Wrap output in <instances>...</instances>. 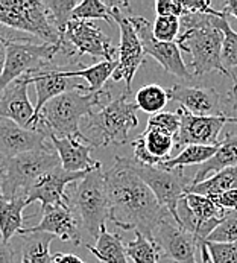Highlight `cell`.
I'll use <instances>...</instances> for the list:
<instances>
[{
	"label": "cell",
	"mask_w": 237,
	"mask_h": 263,
	"mask_svg": "<svg viewBox=\"0 0 237 263\" xmlns=\"http://www.w3.org/2000/svg\"><path fill=\"white\" fill-rule=\"evenodd\" d=\"M108 193V219L123 231H139L154 242V231L170 215L154 193L134 172L132 158L116 157L105 171Z\"/></svg>",
	"instance_id": "6da1fadb"
},
{
	"label": "cell",
	"mask_w": 237,
	"mask_h": 263,
	"mask_svg": "<svg viewBox=\"0 0 237 263\" xmlns=\"http://www.w3.org/2000/svg\"><path fill=\"white\" fill-rule=\"evenodd\" d=\"M216 14H187L180 18L184 32L175 41L180 50L190 57V67L193 76H204L219 72L236 82V76L230 73L222 64V32L214 26Z\"/></svg>",
	"instance_id": "7a4b0ae2"
},
{
	"label": "cell",
	"mask_w": 237,
	"mask_h": 263,
	"mask_svg": "<svg viewBox=\"0 0 237 263\" xmlns=\"http://www.w3.org/2000/svg\"><path fill=\"white\" fill-rule=\"evenodd\" d=\"M104 96H108L105 90L87 93V87L66 91L49 101L41 108L34 122V129L40 128L46 131L47 136H55L58 139L73 137L87 142L79 123L84 117L93 113V108L101 104Z\"/></svg>",
	"instance_id": "3957f363"
},
{
	"label": "cell",
	"mask_w": 237,
	"mask_h": 263,
	"mask_svg": "<svg viewBox=\"0 0 237 263\" xmlns=\"http://www.w3.org/2000/svg\"><path fill=\"white\" fill-rule=\"evenodd\" d=\"M70 195H67V205L76 213L81 227L91 239H97L101 228L108 219V193L105 184V171L96 167L88 171L84 178L75 181Z\"/></svg>",
	"instance_id": "277c9868"
},
{
	"label": "cell",
	"mask_w": 237,
	"mask_h": 263,
	"mask_svg": "<svg viewBox=\"0 0 237 263\" xmlns=\"http://www.w3.org/2000/svg\"><path fill=\"white\" fill-rule=\"evenodd\" d=\"M129 93H123L110 101L101 111L87 117V143L94 148L123 145L129 139L131 129L139 125L137 105L129 101Z\"/></svg>",
	"instance_id": "5b68a950"
},
{
	"label": "cell",
	"mask_w": 237,
	"mask_h": 263,
	"mask_svg": "<svg viewBox=\"0 0 237 263\" xmlns=\"http://www.w3.org/2000/svg\"><path fill=\"white\" fill-rule=\"evenodd\" d=\"M52 148L46 145L41 149L23 152L11 158L0 157L3 198H12L18 193L26 195L40 177L61 166L60 155Z\"/></svg>",
	"instance_id": "8992f818"
},
{
	"label": "cell",
	"mask_w": 237,
	"mask_h": 263,
	"mask_svg": "<svg viewBox=\"0 0 237 263\" xmlns=\"http://www.w3.org/2000/svg\"><path fill=\"white\" fill-rule=\"evenodd\" d=\"M0 25L14 31L35 35L43 43L61 46L72 57L63 35L50 22L43 2L37 0H0Z\"/></svg>",
	"instance_id": "52a82bcc"
},
{
	"label": "cell",
	"mask_w": 237,
	"mask_h": 263,
	"mask_svg": "<svg viewBox=\"0 0 237 263\" xmlns=\"http://www.w3.org/2000/svg\"><path fill=\"white\" fill-rule=\"evenodd\" d=\"M64 52L61 46L41 43H31L25 40H8L6 38V60L0 75V95L15 79L52 64L56 53Z\"/></svg>",
	"instance_id": "ba28073f"
},
{
	"label": "cell",
	"mask_w": 237,
	"mask_h": 263,
	"mask_svg": "<svg viewBox=\"0 0 237 263\" xmlns=\"http://www.w3.org/2000/svg\"><path fill=\"white\" fill-rule=\"evenodd\" d=\"M134 172L140 177V180L151 189L158 204L166 209L170 218L180 226L178 216V204L186 196L187 189L192 180L186 178L184 169H167L164 166H146L132 158Z\"/></svg>",
	"instance_id": "9c48e42d"
},
{
	"label": "cell",
	"mask_w": 237,
	"mask_h": 263,
	"mask_svg": "<svg viewBox=\"0 0 237 263\" xmlns=\"http://www.w3.org/2000/svg\"><path fill=\"white\" fill-rule=\"evenodd\" d=\"M129 5L126 2H114L113 5V20L118 25V34H120V44H118V67L116 69L113 79L117 82L120 79H125L126 84V93H132V81L137 70L143 64L145 52L142 47V43L137 37L129 17L125 14L123 8H128Z\"/></svg>",
	"instance_id": "30bf717a"
},
{
	"label": "cell",
	"mask_w": 237,
	"mask_h": 263,
	"mask_svg": "<svg viewBox=\"0 0 237 263\" xmlns=\"http://www.w3.org/2000/svg\"><path fill=\"white\" fill-rule=\"evenodd\" d=\"M228 212L218 207L211 198L195 193H186L178 204L180 228L190 233L196 243L204 242L211 231L219 226Z\"/></svg>",
	"instance_id": "8fae6325"
},
{
	"label": "cell",
	"mask_w": 237,
	"mask_h": 263,
	"mask_svg": "<svg viewBox=\"0 0 237 263\" xmlns=\"http://www.w3.org/2000/svg\"><path fill=\"white\" fill-rule=\"evenodd\" d=\"M129 22L142 43L145 55L152 57L158 64L164 69V72L170 75L190 79V72L181 57V50L176 43H161L154 38L152 34V23L148 22L145 17H134L129 15Z\"/></svg>",
	"instance_id": "7c38bea8"
},
{
	"label": "cell",
	"mask_w": 237,
	"mask_h": 263,
	"mask_svg": "<svg viewBox=\"0 0 237 263\" xmlns=\"http://www.w3.org/2000/svg\"><path fill=\"white\" fill-rule=\"evenodd\" d=\"M63 38L72 57L76 55V58H79L82 55H91L96 58H104V61H114L117 49L113 47L110 38L93 22L70 20Z\"/></svg>",
	"instance_id": "4fadbf2b"
},
{
	"label": "cell",
	"mask_w": 237,
	"mask_h": 263,
	"mask_svg": "<svg viewBox=\"0 0 237 263\" xmlns=\"http://www.w3.org/2000/svg\"><path fill=\"white\" fill-rule=\"evenodd\" d=\"M176 113L181 123L175 137V148H186L189 145H219V134L225 123H228L227 116H195L181 107Z\"/></svg>",
	"instance_id": "5bb4252c"
},
{
	"label": "cell",
	"mask_w": 237,
	"mask_h": 263,
	"mask_svg": "<svg viewBox=\"0 0 237 263\" xmlns=\"http://www.w3.org/2000/svg\"><path fill=\"white\" fill-rule=\"evenodd\" d=\"M85 172H67L61 166L49 171L31 186L26 192V204H32L34 201L41 202V209L46 207H61L67 205V186L73 184L81 178H84Z\"/></svg>",
	"instance_id": "9a60e30c"
},
{
	"label": "cell",
	"mask_w": 237,
	"mask_h": 263,
	"mask_svg": "<svg viewBox=\"0 0 237 263\" xmlns=\"http://www.w3.org/2000/svg\"><path fill=\"white\" fill-rule=\"evenodd\" d=\"M82 227L76 213L69 205L61 207H46L43 209V216L37 226L23 228L18 234L47 233L58 237L63 242H72L75 247L82 243Z\"/></svg>",
	"instance_id": "2e32d148"
},
{
	"label": "cell",
	"mask_w": 237,
	"mask_h": 263,
	"mask_svg": "<svg viewBox=\"0 0 237 263\" xmlns=\"http://www.w3.org/2000/svg\"><path fill=\"white\" fill-rule=\"evenodd\" d=\"M154 243L158 247L163 259H169L175 263H198L195 256L198 248L196 239L167 219L155 228Z\"/></svg>",
	"instance_id": "e0dca14e"
},
{
	"label": "cell",
	"mask_w": 237,
	"mask_h": 263,
	"mask_svg": "<svg viewBox=\"0 0 237 263\" xmlns=\"http://www.w3.org/2000/svg\"><path fill=\"white\" fill-rule=\"evenodd\" d=\"M167 98L195 116H227L222 107V96L211 87L176 84L167 90Z\"/></svg>",
	"instance_id": "ac0fdd59"
},
{
	"label": "cell",
	"mask_w": 237,
	"mask_h": 263,
	"mask_svg": "<svg viewBox=\"0 0 237 263\" xmlns=\"http://www.w3.org/2000/svg\"><path fill=\"white\" fill-rule=\"evenodd\" d=\"M28 79H29V84H32L35 87V95H37V101L34 105L35 113H34L31 129H34V122H35L37 116L49 101H52L53 98H56L66 91H70L75 88H84V85H81L75 81L76 78L69 76L67 70L52 67V64L40 69L34 73H29Z\"/></svg>",
	"instance_id": "d6986e66"
},
{
	"label": "cell",
	"mask_w": 237,
	"mask_h": 263,
	"mask_svg": "<svg viewBox=\"0 0 237 263\" xmlns=\"http://www.w3.org/2000/svg\"><path fill=\"white\" fill-rule=\"evenodd\" d=\"M28 75L11 82L0 95V119H9L22 128L31 129L35 108L29 99Z\"/></svg>",
	"instance_id": "ffe728a7"
},
{
	"label": "cell",
	"mask_w": 237,
	"mask_h": 263,
	"mask_svg": "<svg viewBox=\"0 0 237 263\" xmlns=\"http://www.w3.org/2000/svg\"><path fill=\"white\" fill-rule=\"evenodd\" d=\"M47 133L43 129H26L9 119H0V157L11 158L23 152L44 148Z\"/></svg>",
	"instance_id": "44dd1931"
},
{
	"label": "cell",
	"mask_w": 237,
	"mask_h": 263,
	"mask_svg": "<svg viewBox=\"0 0 237 263\" xmlns=\"http://www.w3.org/2000/svg\"><path fill=\"white\" fill-rule=\"evenodd\" d=\"M134 160L146 166H160L170 158L175 136L160 128H148L131 143Z\"/></svg>",
	"instance_id": "7402d4cb"
},
{
	"label": "cell",
	"mask_w": 237,
	"mask_h": 263,
	"mask_svg": "<svg viewBox=\"0 0 237 263\" xmlns=\"http://www.w3.org/2000/svg\"><path fill=\"white\" fill-rule=\"evenodd\" d=\"M53 149L60 155L61 167L67 172H85L96 167H102L101 161L91 158L93 145L73 137L58 139L55 136H49Z\"/></svg>",
	"instance_id": "603a6c76"
},
{
	"label": "cell",
	"mask_w": 237,
	"mask_h": 263,
	"mask_svg": "<svg viewBox=\"0 0 237 263\" xmlns=\"http://www.w3.org/2000/svg\"><path fill=\"white\" fill-rule=\"evenodd\" d=\"M234 166H237V134L227 133L224 140L219 142L216 154L208 161L198 166L190 186L202 183L204 180L210 178L211 174L214 175V174H219L221 171H225Z\"/></svg>",
	"instance_id": "cb8c5ba5"
},
{
	"label": "cell",
	"mask_w": 237,
	"mask_h": 263,
	"mask_svg": "<svg viewBox=\"0 0 237 263\" xmlns=\"http://www.w3.org/2000/svg\"><path fill=\"white\" fill-rule=\"evenodd\" d=\"M25 207H28L25 193L0 199V234L6 242H9L12 236L18 234L23 230Z\"/></svg>",
	"instance_id": "d4e9b609"
},
{
	"label": "cell",
	"mask_w": 237,
	"mask_h": 263,
	"mask_svg": "<svg viewBox=\"0 0 237 263\" xmlns=\"http://www.w3.org/2000/svg\"><path fill=\"white\" fill-rule=\"evenodd\" d=\"M85 248L101 263H129L122 237L110 233L105 226L101 228L96 243H85Z\"/></svg>",
	"instance_id": "484cf974"
},
{
	"label": "cell",
	"mask_w": 237,
	"mask_h": 263,
	"mask_svg": "<svg viewBox=\"0 0 237 263\" xmlns=\"http://www.w3.org/2000/svg\"><path fill=\"white\" fill-rule=\"evenodd\" d=\"M22 237V260L26 263H53V254H50V243L55 237L52 234L32 233Z\"/></svg>",
	"instance_id": "4316f807"
},
{
	"label": "cell",
	"mask_w": 237,
	"mask_h": 263,
	"mask_svg": "<svg viewBox=\"0 0 237 263\" xmlns=\"http://www.w3.org/2000/svg\"><path fill=\"white\" fill-rule=\"evenodd\" d=\"M237 189V166L228 167L225 171H221L219 174L211 175L210 178L204 180L199 184H192L187 189V193H195L201 196H216L228 190Z\"/></svg>",
	"instance_id": "83f0119b"
},
{
	"label": "cell",
	"mask_w": 237,
	"mask_h": 263,
	"mask_svg": "<svg viewBox=\"0 0 237 263\" xmlns=\"http://www.w3.org/2000/svg\"><path fill=\"white\" fill-rule=\"evenodd\" d=\"M118 67V60L116 61H101L97 64H93L90 67L81 69L76 72H70L69 70V76L70 78H82L88 82L87 85V93H97L102 91L104 84L113 78L116 69Z\"/></svg>",
	"instance_id": "f1b7e54d"
},
{
	"label": "cell",
	"mask_w": 237,
	"mask_h": 263,
	"mask_svg": "<svg viewBox=\"0 0 237 263\" xmlns=\"http://www.w3.org/2000/svg\"><path fill=\"white\" fill-rule=\"evenodd\" d=\"M218 146H204V145H189L184 149L181 151L178 155L169 158L167 161H164L161 166L167 167V169H176V167H186V166H201L205 161H208L218 151Z\"/></svg>",
	"instance_id": "f546056e"
},
{
	"label": "cell",
	"mask_w": 237,
	"mask_h": 263,
	"mask_svg": "<svg viewBox=\"0 0 237 263\" xmlns=\"http://www.w3.org/2000/svg\"><path fill=\"white\" fill-rule=\"evenodd\" d=\"M228 14L222 9L221 15L214 17V26L222 32V64L231 73L230 69L237 67V32L228 23Z\"/></svg>",
	"instance_id": "4dcf8cb0"
},
{
	"label": "cell",
	"mask_w": 237,
	"mask_h": 263,
	"mask_svg": "<svg viewBox=\"0 0 237 263\" xmlns=\"http://www.w3.org/2000/svg\"><path fill=\"white\" fill-rule=\"evenodd\" d=\"M167 90L157 84L143 85L135 95V105L139 110L145 113L152 114L161 113V110L167 105Z\"/></svg>",
	"instance_id": "1f68e13d"
},
{
	"label": "cell",
	"mask_w": 237,
	"mask_h": 263,
	"mask_svg": "<svg viewBox=\"0 0 237 263\" xmlns=\"http://www.w3.org/2000/svg\"><path fill=\"white\" fill-rule=\"evenodd\" d=\"M134 240L125 245L128 259H131L132 263H158L161 254L157 245L139 231H134Z\"/></svg>",
	"instance_id": "d6a6232c"
},
{
	"label": "cell",
	"mask_w": 237,
	"mask_h": 263,
	"mask_svg": "<svg viewBox=\"0 0 237 263\" xmlns=\"http://www.w3.org/2000/svg\"><path fill=\"white\" fill-rule=\"evenodd\" d=\"M113 3H104L101 0H84L73 11L72 20H105L108 23H114L113 20Z\"/></svg>",
	"instance_id": "836d02e7"
},
{
	"label": "cell",
	"mask_w": 237,
	"mask_h": 263,
	"mask_svg": "<svg viewBox=\"0 0 237 263\" xmlns=\"http://www.w3.org/2000/svg\"><path fill=\"white\" fill-rule=\"evenodd\" d=\"M43 3H44V8L47 11L50 22L53 23L56 31L61 35H64L66 28L70 23V20L73 17V11L79 5V2L76 0H49V2H43Z\"/></svg>",
	"instance_id": "e575fe53"
},
{
	"label": "cell",
	"mask_w": 237,
	"mask_h": 263,
	"mask_svg": "<svg viewBox=\"0 0 237 263\" xmlns=\"http://www.w3.org/2000/svg\"><path fill=\"white\" fill-rule=\"evenodd\" d=\"M205 242L237 245V212H228L224 221L211 231Z\"/></svg>",
	"instance_id": "d590c367"
},
{
	"label": "cell",
	"mask_w": 237,
	"mask_h": 263,
	"mask_svg": "<svg viewBox=\"0 0 237 263\" xmlns=\"http://www.w3.org/2000/svg\"><path fill=\"white\" fill-rule=\"evenodd\" d=\"M181 31V23L178 17H157L152 23V34L157 41L161 43H175Z\"/></svg>",
	"instance_id": "8d00e7d4"
},
{
	"label": "cell",
	"mask_w": 237,
	"mask_h": 263,
	"mask_svg": "<svg viewBox=\"0 0 237 263\" xmlns=\"http://www.w3.org/2000/svg\"><path fill=\"white\" fill-rule=\"evenodd\" d=\"M210 263H237V245L205 242Z\"/></svg>",
	"instance_id": "74e56055"
},
{
	"label": "cell",
	"mask_w": 237,
	"mask_h": 263,
	"mask_svg": "<svg viewBox=\"0 0 237 263\" xmlns=\"http://www.w3.org/2000/svg\"><path fill=\"white\" fill-rule=\"evenodd\" d=\"M180 116L178 113H169V111H161V113L152 114L149 119H148V123L146 126L148 128H160V129H164L167 133H170L172 136L176 137L178 131H180Z\"/></svg>",
	"instance_id": "f35d334b"
},
{
	"label": "cell",
	"mask_w": 237,
	"mask_h": 263,
	"mask_svg": "<svg viewBox=\"0 0 237 263\" xmlns=\"http://www.w3.org/2000/svg\"><path fill=\"white\" fill-rule=\"evenodd\" d=\"M155 12L158 17L169 15V17H178L181 18L184 15L183 3L178 0H158L155 2Z\"/></svg>",
	"instance_id": "ab89813d"
},
{
	"label": "cell",
	"mask_w": 237,
	"mask_h": 263,
	"mask_svg": "<svg viewBox=\"0 0 237 263\" xmlns=\"http://www.w3.org/2000/svg\"><path fill=\"white\" fill-rule=\"evenodd\" d=\"M213 202L225 212H237V189L211 196Z\"/></svg>",
	"instance_id": "60d3db41"
},
{
	"label": "cell",
	"mask_w": 237,
	"mask_h": 263,
	"mask_svg": "<svg viewBox=\"0 0 237 263\" xmlns=\"http://www.w3.org/2000/svg\"><path fill=\"white\" fill-rule=\"evenodd\" d=\"M0 263H15V253L9 242H6L0 234Z\"/></svg>",
	"instance_id": "b9f144b4"
},
{
	"label": "cell",
	"mask_w": 237,
	"mask_h": 263,
	"mask_svg": "<svg viewBox=\"0 0 237 263\" xmlns=\"http://www.w3.org/2000/svg\"><path fill=\"white\" fill-rule=\"evenodd\" d=\"M53 263H85L76 254H63L56 253L53 254Z\"/></svg>",
	"instance_id": "7bdbcfd3"
},
{
	"label": "cell",
	"mask_w": 237,
	"mask_h": 263,
	"mask_svg": "<svg viewBox=\"0 0 237 263\" xmlns=\"http://www.w3.org/2000/svg\"><path fill=\"white\" fill-rule=\"evenodd\" d=\"M227 101H228V104L231 105V111L234 116H231L233 119H237V79L236 82H234V85H233V88L228 91V95H227Z\"/></svg>",
	"instance_id": "ee69618b"
},
{
	"label": "cell",
	"mask_w": 237,
	"mask_h": 263,
	"mask_svg": "<svg viewBox=\"0 0 237 263\" xmlns=\"http://www.w3.org/2000/svg\"><path fill=\"white\" fill-rule=\"evenodd\" d=\"M5 60H6V38L0 37V75L5 67Z\"/></svg>",
	"instance_id": "f6af8a7d"
},
{
	"label": "cell",
	"mask_w": 237,
	"mask_h": 263,
	"mask_svg": "<svg viewBox=\"0 0 237 263\" xmlns=\"http://www.w3.org/2000/svg\"><path fill=\"white\" fill-rule=\"evenodd\" d=\"M224 11L228 15H233L237 18V0H228L224 3Z\"/></svg>",
	"instance_id": "bcb514c9"
},
{
	"label": "cell",
	"mask_w": 237,
	"mask_h": 263,
	"mask_svg": "<svg viewBox=\"0 0 237 263\" xmlns=\"http://www.w3.org/2000/svg\"><path fill=\"white\" fill-rule=\"evenodd\" d=\"M227 122L228 123H236L237 125V119H233V117H227Z\"/></svg>",
	"instance_id": "7dc6e473"
},
{
	"label": "cell",
	"mask_w": 237,
	"mask_h": 263,
	"mask_svg": "<svg viewBox=\"0 0 237 263\" xmlns=\"http://www.w3.org/2000/svg\"><path fill=\"white\" fill-rule=\"evenodd\" d=\"M3 198V195H2V172H0V199Z\"/></svg>",
	"instance_id": "c3c4849f"
},
{
	"label": "cell",
	"mask_w": 237,
	"mask_h": 263,
	"mask_svg": "<svg viewBox=\"0 0 237 263\" xmlns=\"http://www.w3.org/2000/svg\"><path fill=\"white\" fill-rule=\"evenodd\" d=\"M22 263H26V262H25V260H22Z\"/></svg>",
	"instance_id": "681fc988"
}]
</instances>
